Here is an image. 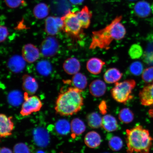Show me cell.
<instances>
[{"label": "cell", "instance_id": "1", "mask_svg": "<svg viewBox=\"0 0 153 153\" xmlns=\"http://www.w3.org/2000/svg\"><path fill=\"white\" fill-rule=\"evenodd\" d=\"M122 16H117L110 23L102 29L93 31L90 49L96 48L108 50L114 41L121 40L125 37L126 30L121 23Z\"/></svg>", "mask_w": 153, "mask_h": 153}, {"label": "cell", "instance_id": "2", "mask_svg": "<svg viewBox=\"0 0 153 153\" xmlns=\"http://www.w3.org/2000/svg\"><path fill=\"white\" fill-rule=\"evenodd\" d=\"M82 91L71 87L60 93L55 103V110L56 113L61 116H68L79 112L83 105Z\"/></svg>", "mask_w": 153, "mask_h": 153}, {"label": "cell", "instance_id": "3", "mask_svg": "<svg viewBox=\"0 0 153 153\" xmlns=\"http://www.w3.org/2000/svg\"><path fill=\"white\" fill-rule=\"evenodd\" d=\"M153 140L148 130L141 126L137 125L126 130L128 153H149Z\"/></svg>", "mask_w": 153, "mask_h": 153}, {"label": "cell", "instance_id": "4", "mask_svg": "<svg viewBox=\"0 0 153 153\" xmlns=\"http://www.w3.org/2000/svg\"><path fill=\"white\" fill-rule=\"evenodd\" d=\"M136 85V82L133 79L116 82L111 90V94L117 102L126 104L133 98L132 93Z\"/></svg>", "mask_w": 153, "mask_h": 153}, {"label": "cell", "instance_id": "5", "mask_svg": "<svg viewBox=\"0 0 153 153\" xmlns=\"http://www.w3.org/2000/svg\"><path fill=\"white\" fill-rule=\"evenodd\" d=\"M62 19L64 23L62 30L67 34L76 39H80L84 35L76 13L69 11Z\"/></svg>", "mask_w": 153, "mask_h": 153}, {"label": "cell", "instance_id": "6", "mask_svg": "<svg viewBox=\"0 0 153 153\" xmlns=\"http://www.w3.org/2000/svg\"><path fill=\"white\" fill-rule=\"evenodd\" d=\"M24 100L20 112L22 116H28L33 113L39 111L43 106L41 101L36 96L29 97L27 94L25 92Z\"/></svg>", "mask_w": 153, "mask_h": 153}, {"label": "cell", "instance_id": "7", "mask_svg": "<svg viewBox=\"0 0 153 153\" xmlns=\"http://www.w3.org/2000/svg\"><path fill=\"white\" fill-rule=\"evenodd\" d=\"M59 45L56 38L52 36L46 38L40 46V53L45 57L54 56L58 51Z\"/></svg>", "mask_w": 153, "mask_h": 153}, {"label": "cell", "instance_id": "8", "mask_svg": "<svg viewBox=\"0 0 153 153\" xmlns=\"http://www.w3.org/2000/svg\"><path fill=\"white\" fill-rule=\"evenodd\" d=\"M63 25L64 23L62 18L49 16L45 21V31L50 35H56L62 30Z\"/></svg>", "mask_w": 153, "mask_h": 153}, {"label": "cell", "instance_id": "9", "mask_svg": "<svg viewBox=\"0 0 153 153\" xmlns=\"http://www.w3.org/2000/svg\"><path fill=\"white\" fill-rule=\"evenodd\" d=\"M14 127L12 117H7L5 114H1L0 115V136L1 138H5L12 135Z\"/></svg>", "mask_w": 153, "mask_h": 153}, {"label": "cell", "instance_id": "10", "mask_svg": "<svg viewBox=\"0 0 153 153\" xmlns=\"http://www.w3.org/2000/svg\"><path fill=\"white\" fill-rule=\"evenodd\" d=\"M22 56L26 62L33 63L39 59L40 52L39 50L32 44H27L22 48Z\"/></svg>", "mask_w": 153, "mask_h": 153}, {"label": "cell", "instance_id": "11", "mask_svg": "<svg viewBox=\"0 0 153 153\" xmlns=\"http://www.w3.org/2000/svg\"><path fill=\"white\" fill-rule=\"evenodd\" d=\"M133 10L137 16L146 18L153 13V5L146 1H139L134 6Z\"/></svg>", "mask_w": 153, "mask_h": 153}, {"label": "cell", "instance_id": "12", "mask_svg": "<svg viewBox=\"0 0 153 153\" xmlns=\"http://www.w3.org/2000/svg\"><path fill=\"white\" fill-rule=\"evenodd\" d=\"M140 101L145 106L153 105V82L145 86L139 93Z\"/></svg>", "mask_w": 153, "mask_h": 153}, {"label": "cell", "instance_id": "13", "mask_svg": "<svg viewBox=\"0 0 153 153\" xmlns=\"http://www.w3.org/2000/svg\"><path fill=\"white\" fill-rule=\"evenodd\" d=\"M25 62L22 56L15 55L9 59L7 63V66L11 72L19 73L22 72L25 67Z\"/></svg>", "mask_w": 153, "mask_h": 153}, {"label": "cell", "instance_id": "14", "mask_svg": "<svg viewBox=\"0 0 153 153\" xmlns=\"http://www.w3.org/2000/svg\"><path fill=\"white\" fill-rule=\"evenodd\" d=\"M38 88V83L35 78L27 74L23 76L22 89L28 95H34Z\"/></svg>", "mask_w": 153, "mask_h": 153}, {"label": "cell", "instance_id": "15", "mask_svg": "<svg viewBox=\"0 0 153 153\" xmlns=\"http://www.w3.org/2000/svg\"><path fill=\"white\" fill-rule=\"evenodd\" d=\"M89 91L91 95L95 97L104 95L106 91V85L105 82L100 79L91 82L89 85Z\"/></svg>", "mask_w": 153, "mask_h": 153}, {"label": "cell", "instance_id": "16", "mask_svg": "<svg viewBox=\"0 0 153 153\" xmlns=\"http://www.w3.org/2000/svg\"><path fill=\"white\" fill-rule=\"evenodd\" d=\"M34 142L38 146L41 147L46 146L49 141L48 134L45 129L38 128L34 130L33 133Z\"/></svg>", "mask_w": 153, "mask_h": 153}, {"label": "cell", "instance_id": "17", "mask_svg": "<svg viewBox=\"0 0 153 153\" xmlns=\"http://www.w3.org/2000/svg\"><path fill=\"white\" fill-rule=\"evenodd\" d=\"M81 64L79 61L75 57H70L65 61L63 68L67 74L74 75L77 73L81 69Z\"/></svg>", "mask_w": 153, "mask_h": 153}, {"label": "cell", "instance_id": "18", "mask_svg": "<svg viewBox=\"0 0 153 153\" xmlns=\"http://www.w3.org/2000/svg\"><path fill=\"white\" fill-rule=\"evenodd\" d=\"M105 64V62L101 59L97 57H92L88 61L86 67L90 73L97 75L100 73Z\"/></svg>", "mask_w": 153, "mask_h": 153}, {"label": "cell", "instance_id": "19", "mask_svg": "<svg viewBox=\"0 0 153 153\" xmlns=\"http://www.w3.org/2000/svg\"><path fill=\"white\" fill-rule=\"evenodd\" d=\"M76 13L82 28L87 29L88 28L90 25L92 16L88 7L85 6L81 10Z\"/></svg>", "mask_w": 153, "mask_h": 153}, {"label": "cell", "instance_id": "20", "mask_svg": "<svg viewBox=\"0 0 153 153\" xmlns=\"http://www.w3.org/2000/svg\"><path fill=\"white\" fill-rule=\"evenodd\" d=\"M122 76L123 74L118 68H110L105 73L104 79L107 83H115L121 79Z\"/></svg>", "mask_w": 153, "mask_h": 153}, {"label": "cell", "instance_id": "21", "mask_svg": "<svg viewBox=\"0 0 153 153\" xmlns=\"http://www.w3.org/2000/svg\"><path fill=\"white\" fill-rule=\"evenodd\" d=\"M84 140L88 147L93 149L100 146L101 142L100 135L95 131H90L86 134Z\"/></svg>", "mask_w": 153, "mask_h": 153}, {"label": "cell", "instance_id": "22", "mask_svg": "<svg viewBox=\"0 0 153 153\" xmlns=\"http://www.w3.org/2000/svg\"><path fill=\"white\" fill-rule=\"evenodd\" d=\"M71 137L73 138H76L85 131L86 126L84 122L78 118H75L72 120L71 123Z\"/></svg>", "mask_w": 153, "mask_h": 153}, {"label": "cell", "instance_id": "23", "mask_svg": "<svg viewBox=\"0 0 153 153\" xmlns=\"http://www.w3.org/2000/svg\"><path fill=\"white\" fill-rule=\"evenodd\" d=\"M102 126L105 131L108 132L116 131L118 128L117 120L110 114H106L103 117Z\"/></svg>", "mask_w": 153, "mask_h": 153}, {"label": "cell", "instance_id": "24", "mask_svg": "<svg viewBox=\"0 0 153 153\" xmlns=\"http://www.w3.org/2000/svg\"><path fill=\"white\" fill-rule=\"evenodd\" d=\"M9 104L14 106H19L24 100V95L22 92L18 90L11 91L7 96Z\"/></svg>", "mask_w": 153, "mask_h": 153}, {"label": "cell", "instance_id": "25", "mask_svg": "<svg viewBox=\"0 0 153 153\" xmlns=\"http://www.w3.org/2000/svg\"><path fill=\"white\" fill-rule=\"evenodd\" d=\"M72 82L74 87L82 91L85 88L88 84L86 76L81 73L79 72L74 74L72 78Z\"/></svg>", "mask_w": 153, "mask_h": 153}, {"label": "cell", "instance_id": "26", "mask_svg": "<svg viewBox=\"0 0 153 153\" xmlns=\"http://www.w3.org/2000/svg\"><path fill=\"white\" fill-rule=\"evenodd\" d=\"M88 125L93 129H97L102 126V118L97 112H94L89 114L87 116Z\"/></svg>", "mask_w": 153, "mask_h": 153}, {"label": "cell", "instance_id": "27", "mask_svg": "<svg viewBox=\"0 0 153 153\" xmlns=\"http://www.w3.org/2000/svg\"><path fill=\"white\" fill-rule=\"evenodd\" d=\"M36 70L41 75L44 76H49L52 71V66L48 61L43 60L40 61L36 65Z\"/></svg>", "mask_w": 153, "mask_h": 153}, {"label": "cell", "instance_id": "28", "mask_svg": "<svg viewBox=\"0 0 153 153\" xmlns=\"http://www.w3.org/2000/svg\"><path fill=\"white\" fill-rule=\"evenodd\" d=\"M49 9L48 6L45 3L38 4L34 7L33 14L36 18L42 19L45 18L48 15Z\"/></svg>", "mask_w": 153, "mask_h": 153}, {"label": "cell", "instance_id": "29", "mask_svg": "<svg viewBox=\"0 0 153 153\" xmlns=\"http://www.w3.org/2000/svg\"><path fill=\"white\" fill-rule=\"evenodd\" d=\"M55 128L57 133L61 135H66L71 129V124L68 120L61 119L55 124Z\"/></svg>", "mask_w": 153, "mask_h": 153}, {"label": "cell", "instance_id": "30", "mask_svg": "<svg viewBox=\"0 0 153 153\" xmlns=\"http://www.w3.org/2000/svg\"><path fill=\"white\" fill-rule=\"evenodd\" d=\"M118 118L120 121L125 124H128L133 121V113L129 108H124L120 111Z\"/></svg>", "mask_w": 153, "mask_h": 153}, {"label": "cell", "instance_id": "31", "mask_svg": "<svg viewBox=\"0 0 153 153\" xmlns=\"http://www.w3.org/2000/svg\"><path fill=\"white\" fill-rule=\"evenodd\" d=\"M108 145L112 151L117 152L121 150L123 147V142L119 137L111 136L108 139Z\"/></svg>", "mask_w": 153, "mask_h": 153}, {"label": "cell", "instance_id": "32", "mask_svg": "<svg viewBox=\"0 0 153 153\" xmlns=\"http://www.w3.org/2000/svg\"><path fill=\"white\" fill-rule=\"evenodd\" d=\"M143 51L142 47L138 44H135L130 47L128 53L130 57L133 59H138L142 56Z\"/></svg>", "mask_w": 153, "mask_h": 153}, {"label": "cell", "instance_id": "33", "mask_svg": "<svg viewBox=\"0 0 153 153\" xmlns=\"http://www.w3.org/2000/svg\"><path fill=\"white\" fill-rule=\"evenodd\" d=\"M143 67L142 63L136 61L132 63L129 67L130 71L133 75L138 76L143 73Z\"/></svg>", "mask_w": 153, "mask_h": 153}, {"label": "cell", "instance_id": "34", "mask_svg": "<svg viewBox=\"0 0 153 153\" xmlns=\"http://www.w3.org/2000/svg\"><path fill=\"white\" fill-rule=\"evenodd\" d=\"M142 78L143 81L147 83L153 82V67H149L143 71Z\"/></svg>", "mask_w": 153, "mask_h": 153}, {"label": "cell", "instance_id": "35", "mask_svg": "<svg viewBox=\"0 0 153 153\" xmlns=\"http://www.w3.org/2000/svg\"><path fill=\"white\" fill-rule=\"evenodd\" d=\"M13 153H31L27 145L22 143H17L13 148Z\"/></svg>", "mask_w": 153, "mask_h": 153}, {"label": "cell", "instance_id": "36", "mask_svg": "<svg viewBox=\"0 0 153 153\" xmlns=\"http://www.w3.org/2000/svg\"><path fill=\"white\" fill-rule=\"evenodd\" d=\"M4 1L7 6L12 9L17 8L23 3L22 0H4Z\"/></svg>", "mask_w": 153, "mask_h": 153}, {"label": "cell", "instance_id": "37", "mask_svg": "<svg viewBox=\"0 0 153 153\" xmlns=\"http://www.w3.org/2000/svg\"><path fill=\"white\" fill-rule=\"evenodd\" d=\"M0 33H1L0 41H1V42L2 43L5 41L9 35L8 30L6 27L1 25L0 27Z\"/></svg>", "mask_w": 153, "mask_h": 153}, {"label": "cell", "instance_id": "38", "mask_svg": "<svg viewBox=\"0 0 153 153\" xmlns=\"http://www.w3.org/2000/svg\"><path fill=\"white\" fill-rule=\"evenodd\" d=\"M99 109L101 114H104L106 113L107 107L106 102L105 101H101L99 104Z\"/></svg>", "mask_w": 153, "mask_h": 153}, {"label": "cell", "instance_id": "39", "mask_svg": "<svg viewBox=\"0 0 153 153\" xmlns=\"http://www.w3.org/2000/svg\"><path fill=\"white\" fill-rule=\"evenodd\" d=\"M0 153H13L10 149L6 147H2L1 149Z\"/></svg>", "mask_w": 153, "mask_h": 153}, {"label": "cell", "instance_id": "40", "mask_svg": "<svg viewBox=\"0 0 153 153\" xmlns=\"http://www.w3.org/2000/svg\"><path fill=\"white\" fill-rule=\"evenodd\" d=\"M70 2L74 5H79L83 2L84 0H69Z\"/></svg>", "mask_w": 153, "mask_h": 153}, {"label": "cell", "instance_id": "41", "mask_svg": "<svg viewBox=\"0 0 153 153\" xmlns=\"http://www.w3.org/2000/svg\"><path fill=\"white\" fill-rule=\"evenodd\" d=\"M149 114L151 117L153 118V108L149 110Z\"/></svg>", "mask_w": 153, "mask_h": 153}, {"label": "cell", "instance_id": "42", "mask_svg": "<svg viewBox=\"0 0 153 153\" xmlns=\"http://www.w3.org/2000/svg\"><path fill=\"white\" fill-rule=\"evenodd\" d=\"M129 1H136V0H129Z\"/></svg>", "mask_w": 153, "mask_h": 153}, {"label": "cell", "instance_id": "43", "mask_svg": "<svg viewBox=\"0 0 153 153\" xmlns=\"http://www.w3.org/2000/svg\"><path fill=\"white\" fill-rule=\"evenodd\" d=\"M63 153L62 152H60V153Z\"/></svg>", "mask_w": 153, "mask_h": 153}, {"label": "cell", "instance_id": "44", "mask_svg": "<svg viewBox=\"0 0 153 153\" xmlns=\"http://www.w3.org/2000/svg\"></svg>", "mask_w": 153, "mask_h": 153}]
</instances>
